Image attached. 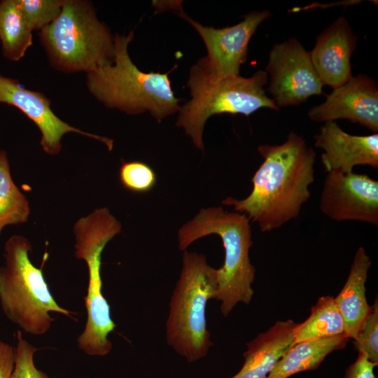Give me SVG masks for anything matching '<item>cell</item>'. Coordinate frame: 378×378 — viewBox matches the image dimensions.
Instances as JSON below:
<instances>
[{"label": "cell", "instance_id": "1", "mask_svg": "<svg viewBox=\"0 0 378 378\" xmlns=\"http://www.w3.org/2000/svg\"><path fill=\"white\" fill-rule=\"evenodd\" d=\"M258 150L263 161L251 178V192L241 200L227 197L222 204L244 214L265 232L297 218L309 200L316 153L293 131L284 143L262 144Z\"/></svg>", "mask_w": 378, "mask_h": 378}, {"label": "cell", "instance_id": "2", "mask_svg": "<svg viewBox=\"0 0 378 378\" xmlns=\"http://www.w3.org/2000/svg\"><path fill=\"white\" fill-rule=\"evenodd\" d=\"M134 31L114 36L113 62L87 74L89 92L110 108L130 115L148 111L158 121L178 112L180 99L175 97L167 73L141 71L132 62L128 46Z\"/></svg>", "mask_w": 378, "mask_h": 378}, {"label": "cell", "instance_id": "3", "mask_svg": "<svg viewBox=\"0 0 378 378\" xmlns=\"http://www.w3.org/2000/svg\"><path fill=\"white\" fill-rule=\"evenodd\" d=\"M209 234L220 237L225 251L223 265L218 270L216 298L227 316L239 302L249 304L253 296L252 284L255 269L249 258L253 244L251 222L243 214L226 211L222 206L201 209L192 219L178 230L180 251Z\"/></svg>", "mask_w": 378, "mask_h": 378}, {"label": "cell", "instance_id": "4", "mask_svg": "<svg viewBox=\"0 0 378 378\" xmlns=\"http://www.w3.org/2000/svg\"><path fill=\"white\" fill-rule=\"evenodd\" d=\"M267 73L259 70L250 78L212 74L197 63L190 69L191 99L181 106L176 125L184 130L194 146L204 150L203 132L208 118L221 113L249 115L261 108L279 110L264 90Z\"/></svg>", "mask_w": 378, "mask_h": 378}, {"label": "cell", "instance_id": "5", "mask_svg": "<svg viewBox=\"0 0 378 378\" xmlns=\"http://www.w3.org/2000/svg\"><path fill=\"white\" fill-rule=\"evenodd\" d=\"M217 290V269L207 263L204 255L183 251L181 273L169 302L166 340L189 363L205 357L213 344L206 309Z\"/></svg>", "mask_w": 378, "mask_h": 378}, {"label": "cell", "instance_id": "6", "mask_svg": "<svg viewBox=\"0 0 378 378\" xmlns=\"http://www.w3.org/2000/svg\"><path fill=\"white\" fill-rule=\"evenodd\" d=\"M38 36L58 71L88 74L113 62L114 36L87 1L63 0L59 15Z\"/></svg>", "mask_w": 378, "mask_h": 378}, {"label": "cell", "instance_id": "7", "mask_svg": "<svg viewBox=\"0 0 378 378\" xmlns=\"http://www.w3.org/2000/svg\"><path fill=\"white\" fill-rule=\"evenodd\" d=\"M29 241L13 235L5 243V265L0 267V304L6 317L24 332L43 335L54 321L50 313L72 318L74 313L59 306L51 294L43 270L29 257Z\"/></svg>", "mask_w": 378, "mask_h": 378}, {"label": "cell", "instance_id": "8", "mask_svg": "<svg viewBox=\"0 0 378 378\" xmlns=\"http://www.w3.org/2000/svg\"><path fill=\"white\" fill-rule=\"evenodd\" d=\"M121 230L120 222L106 207L79 218L74 225L75 255L85 262L89 279L85 298L87 320L77 344L80 350L90 356H104L112 349L108 336L116 325L111 316L110 305L102 293V253Z\"/></svg>", "mask_w": 378, "mask_h": 378}, {"label": "cell", "instance_id": "9", "mask_svg": "<svg viewBox=\"0 0 378 378\" xmlns=\"http://www.w3.org/2000/svg\"><path fill=\"white\" fill-rule=\"evenodd\" d=\"M170 5V8L179 10L178 15L191 24L205 45L207 55L197 64L206 71L221 76L239 75L240 66L247 59L251 38L258 25L270 15L267 10L253 11L237 24L216 29L192 20L183 11L181 3Z\"/></svg>", "mask_w": 378, "mask_h": 378}, {"label": "cell", "instance_id": "10", "mask_svg": "<svg viewBox=\"0 0 378 378\" xmlns=\"http://www.w3.org/2000/svg\"><path fill=\"white\" fill-rule=\"evenodd\" d=\"M266 70L270 75L268 90L278 107L298 105L322 92L323 84L310 52L295 38L273 46Z\"/></svg>", "mask_w": 378, "mask_h": 378}, {"label": "cell", "instance_id": "11", "mask_svg": "<svg viewBox=\"0 0 378 378\" xmlns=\"http://www.w3.org/2000/svg\"><path fill=\"white\" fill-rule=\"evenodd\" d=\"M319 206L332 220L377 225L378 182L365 174L329 172L323 183Z\"/></svg>", "mask_w": 378, "mask_h": 378}, {"label": "cell", "instance_id": "12", "mask_svg": "<svg viewBox=\"0 0 378 378\" xmlns=\"http://www.w3.org/2000/svg\"><path fill=\"white\" fill-rule=\"evenodd\" d=\"M0 103L16 107L35 123L41 134L40 144L48 155H55L60 152L61 139L69 132L100 141L109 150L113 148L112 139L85 132L61 120L51 109L49 99L42 92L24 88L16 79L1 74Z\"/></svg>", "mask_w": 378, "mask_h": 378}, {"label": "cell", "instance_id": "13", "mask_svg": "<svg viewBox=\"0 0 378 378\" xmlns=\"http://www.w3.org/2000/svg\"><path fill=\"white\" fill-rule=\"evenodd\" d=\"M308 116L312 121L318 122L346 119L377 133V84L365 75L353 76L342 86L333 89L323 103L312 108Z\"/></svg>", "mask_w": 378, "mask_h": 378}, {"label": "cell", "instance_id": "14", "mask_svg": "<svg viewBox=\"0 0 378 378\" xmlns=\"http://www.w3.org/2000/svg\"><path fill=\"white\" fill-rule=\"evenodd\" d=\"M323 149L321 162L327 173L353 172L354 167H378V134L358 136L345 132L335 122H325L315 136Z\"/></svg>", "mask_w": 378, "mask_h": 378}, {"label": "cell", "instance_id": "15", "mask_svg": "<svg viewBox=\"0 0 378 378\" xmlns=\"http://www.w3.org/2000/svg\"><path fill=\"white\" fill-rule=\"evenodd\" d=\"M356 39L344 18L337 19L318 36L310 56L323 85L335 89L353 77L350 58Z\"/></svg>", "mask_w": 378, "mask_h": 378}, {"label": "cell", "instance_id": "16", "mask_svg": "<svg viewBox=\"0 0 378 378\" xmlns=\"http://www.w3.org/2000/svg\"><path fill=\"white\" fill-rule=\"evenodd\" d=\"M297 323L278 321L247 343L244 363L232 378H266L283 355L294 344Z\"/></svg>", "mask_w": 378, "mask_h": 378}, {"label": "cell", "instance_id": "17", "mask_svg": "<svg viewBox=\"0 0 378 378\" xmlns=\"http://www.w3.org/2000/svg\"><path fill=\"white\" fill-rule=\"evenodd\" d=\"M371 260L363 247L354 257L351 270L340 293L335 298L344 323V335L354 340L371 312L365 295V283Z\"/></svg>", "mask_w": 378, "mask_h": 378}, {"label": "cell", "instance_id": "18", "mask_svg": "<svg viewBox=\"0 0 378 378\" xmlns=\"http://www.w3.org/2000/svg\"><path fill=\"white\" fill-rule=\"evenodd\" d=\"M349 339L344 335L293 344L279 359L266 378H288L319 367L326 357L344 348Z\"/></svg>", "mask_w": 378, "mask_h": 378}, {"label": "cell", "instance_id": "19", "mask_svg": "<svg viewBox=\"0 0 378 378\" xmlns=\"http://www.w3.org/2000/svg\"><path fill=\"white\" fill-rule=\"evenodd\" d=\"M32 31L19 0L0 1V43L7 59L19 61L32 45Z\"/></svg>", "mask_w": 378, "mask_h": 378}, {"label": "cell", "instance_id": "20", "mask_svg": "<svg viewBox=\"0 0 378 378\" xmlns=\"http://www.w3.org/2000/svg\"><path fill=\"white\" fill-rule=\"evenodd\" d=\"M340 335H344V323L335 298L322 296L312 307L309 316L302 323H297L294 344Z\"/></svg>", "mask_w": 378, "mask_h": 378}, {"label": "cell", "instance_id": "21", "mask_svg": "<svg viewBox=\"0 0 378 378\" xmlns=\"http://www.w3.org/2000/svg\"><path fill=\"white\" fill-rule=\"evenodd\" d=\"M29 202L12 179L7 153L0 150V234L8 225L27 221Z\"/></svg>", "mask_w": 378, "mask_h": 378}, {"label": "cell", "instance_id": "22", "mask_svg": "<svg viewBox=\"0 0 378 378\" xmlns=\"http://www.w3.org/2000/svg\"><path fill=\"white\" fill-rule=\"evenodd\" d=\"M122 186L132 192L144 193L155 186L157 175L150 166L141 161H122L119 169Z\"/></svg>", "mask_w": 378, "mask_h": 378}, {"label": "cell", "instance_id": "23", "mask_svg": "<svg viewBox=\"0 0 378 378\" xmlns=\"http://www.w3.org/2000/svg\"><path fill=\"white\" fill-rule=\"evenodd\" d=\"M63 0H19L31 31H41L53 22L62 10Z\"/></svg>", "mask_w": 378, "mask_h": 378}, {"label": "cell", "instance_id": "24", "mask_svg": "<svg viewBox=\"0 0 378 378\" xmlns=\"http://www.w3.org/2000/svg\"><path fill=\"white\" fill-rule=\"evenodd\" d=\"M16 338L15 363L10 378H50L35 366L34 356L37 349L24 338L20 330Z\"/></svg>", "mask_w": 378, "mask_h": 378}, {"label": "cell", "instance_id": "25", "mask_svg": "<svg viewBox=\"0 0 378 378\" xmlns=\"http://www.w3.org/2000/svg\"><path fill=\"white\" fill-rule=\"evenodd\" d=\"M354 345L358 353L364 354L374 364H378V300L376 297L371 312L366 319Z\"/></svg>", "mask_w": 378, "mask_h": 378}, {"label": "cell", "instance_id": "26", "mask_svg": "<svg viewBox=\"0 0 378 378\" xmlns=\"http://www.w3.org/2000/svg\"><path fill=\"white\" fill-rule=\"evenodd\" d=\"M375 366L364 354L358 353L355 362L346 370L345 378H376Z\"/></svg>", "mask_w": 378, "mask_h": 378}, {"label": "cell", "instance_id": "27", "mask_svg": "<svg viewBox=\"0 0 378 378\" xmlns=\"http://www.w3.org/2000/svg\"><path fill=\"white\" fill-rule=\"evenodd\" d=\"M15 363V348L0 340V378H10Z\"/></svg>", "mask_w": 378, "mask_h": 378}]
</instances>
